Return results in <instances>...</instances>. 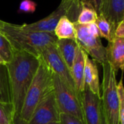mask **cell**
<instances>
[{"instance_id":"17","label":"cell","mask_w":124,"mask_h":124,"mask_svg":"<svg viewBox=\"0 0 124 124\" xmlns=\"http://www.w3.org/2000/svg\"><path fill=\"white\" fill-rule=\"evenodd\" d=\"M54 34L58 39H76V30L74 23L67 16L61 18L54 30Z\"/></svg>"},{"instance_id":"15","label":"cell","mask_w":124,"mask_h":124,"mask_svg":"<svg viewBox=\"0 0 124 124\" xmlns=\"http://www.w3.org/2000/svg\"><path fill=\"white\" fill-rule=\"evenodd\" d=\"M56 46L61 58L65 61L70 70H71L80 47L77 40L72 39H58Z\"/></svg>"},{"instance_id":"5","label":"cell","mask_w":124,"mask_h":124,"mask_svg":"<svg viewBox=\"0 0 124 124\" xmlns=\"http://www.w3.org/2000/svg\"><path fill=\"white\" fill-rule=\"evenodd\" d=\"M53 91L60 113L74 116L86 124L82 96L72 91L55 74H53Z\"/></svg>"},{"instance_id":"8","label":"cell","mask_w":124,"mask_h":124,"mask_svg":"<svg viewBox=\"0 0 124 124\" xmlns=\"http://www.w3.org/2000/svg\"><path fill=\"white\" fill-rule=\"evenodd\" d=\"M76 30V40L80 47L94 61L102 64L107 61L106 47L102 45L100 37L91 34L87 25L73 23Z\"/></svg>"},{"instance_id":"32","label":"cell","mask_w":124,"mask_h":124,"mask_svg":"<svg viewBox=\"0 0 124 124\" xmlns=\"http://www.w3.org/2000/svg\"><path fill=\"white\" fill-rule=\"evenodd\" d=\"M123 21H124V19H123Z\"/></svg>"},{"instance_id":"6","label":"cell","mask_w":124,"mask_h":124,"mask_svg":"<svg viewBox=\"0 0 124 124\" xmlns=\"http://www.w3.org/2000/svg\"><path fill=\"white\" fill-rule=\"evenodd\" d=\"M79 16L73 0H61L59 6L45 18L29 24H23L21 27L28 31L54 33V30L61 17L67 16L72 23L77 21Z\"/></svg>"},{"instance_id":"7","label":"cell","mask_w":124,"mask_h":124,"mask_svg":"<svg viewBox=\"0 0 124 124\" xmlns=\"http://www.w3.org/2000/svg\"><path fill=\"white\" fill-rule=\"evenodd\" d=\"M39 58L50 69L53 73L56 75L72 91L82 96L76 89L71 75V71L66 64L65 61L61 58L58 50L56 42L47 47L43 50Z\"/></svg>"},{"instance_id":"29","label":"cell","mask_w":124,"mask_h":124,"mask_svg":"<svg viewBox=\"0 0 124 124\" xmlns=\"http://www.w3.org/2000/svg\"><path fill=\"white\" fill-rule=\"evenodd\" d=\"M101 115H102V124H108L107 123V120L105 117V115L103 112V110H102V107H101Z\"/></svg>"},{"instance_id":"21","label":"cell","mask_w":124,"mask_h":124,"mask_svg":"<svg viewBox=\"0 0 124 124\" xmlns=\"http://www.w3.org/2000/svg\"><path fill=\"white\" fill-rule=\"evenodd\" d=\"M14 50L8 40L0 33V55L2 57L6 63L9 62L13 57Z\"/></svg>"},{"instance_id":"24","label":"cell","mask_w":124,"mask_h":124,"mask_svg":"<svg viewBox=\"0 0 124 124\" xmlns=\"http://www.w3.org/2000/svg\"><path fill=\"white\" fill-rule=\"evenodd\" d=\"M37 4L31 0H23L18 8V13H32L36 10Z\"/></svg>"},{"instance_id":"23","label":"cell","mask_w":124,"mask_h":124,"mask_svg":"<svg viewBox=\"0 0 124 124\" xmlns=\"http://www.w3.org/2000/svg\"><path fill=\"white\" fill-rule=\"evenodd\" d=\"M117 93L120 101L119 123L120 124H124V86L123 84V79H121L117 84Z\"/></svg>"},{"instance_id":"11","label":"cell","mask_w":124,"mask_h":124,"mask_svg":"<svg viewBox=\"0 0 124 124\" xmlns=\"http://www.w3.org/2000/svg\"><path fill=\"white\" fill-rule=\"evenodd\" d=\"M107 61L116 74L119 70L124 71V39L114 37L106 47Z\"/></svg>"},{"instance_id":"20","label":"cell","mask_w":124,"mask_h":124,"mask_svg":"<svg viewBox=\"0 0 124 124\" xmlns=\"http://www.w3.org/2000/svg\"><path fill=\"white\" fill-rule=\"evenodd\" d=\"M96 18L97 14L93 10L87 7H83L80 12L76 22L79 24L88 25L95 23Z\"/></svg>"},{"instance_id":"12","label":"cell","mask_w":124,"mask_h":124,"mask_svg":"<svg viewBox=\"0 0 124 124\" xmlns=\"http://www.w3.org/2000/svg\"><path fill=\"white\" fill-rule=\"evenodd\" d=\"M101 15L115 31L117 24L124 19V0H102Z\"/></svg>"},{"instance_id":"1","label":"cell","mask_w":124,"mask_h":124,"mask_svg":"<svg viewBox=\"0 0 124 124\" xmlns=\"http://www.w3.org/2000/svg\"><path fill=\"white\" fill-rule=\"evenodd\" d=\"M39 58L23 51L14 50L7 63L9 73L13 117L21 116L28 89L39 66Z\"/></svg>"},{"instance_id":"28","label":"cell","mask_w":124,"mask_h":124,"mask_svg":"<svg viewBox=\"0 0 124 124\" xmlns=\"http://www.w3.org/2000/svg\"><path fill=\"white\" fill-rule=\"evenodd\" d=\"M12 124H29L26 121L21 118V116H13L12 119Z\"/></svg>"},{"instance_id":"13","label":"cell","mask_w":124,"mask_h":124,"mask_svg":"<svg viewBox=\"0 0 124 124\" xmlns=\"http://www.w3.org/2000/svg\"><path fill=\"white\" fill-rule=\"evenodd\" d=\"M84 83L85 87H87L93 93L101 98L99 70L96 62L90 58L88 54L85 56Z\"/></svg>"},{"instance_id":"25","label":"cell","mask_w":124,"mask_h":124,"mask_svg":"<svg viewBox=\"0 0 124 124\" xmlns=\"http://www.w3.org/2000/svg\"><path fill=\"white\" fill-rule=\"evenodd\" d=\"M60 123L61 124H85L75 117L64 113L60 114Z\"/></svg>"},{"instance_id":"16","label":"cell","mask_w":124,"mask_h":124,"mask_svg":"<svg viewBox=\"0 0 124 124\" xmlns=\"http://www.w3.org/2000/svg\"><path fill=\"white\" fill-rule=\"evenodd\" d=\"M0 104L12 106L11 88L7 64H0Z\"/></svg>"},{"instance_id":"22","label":"cell","mask_w":124,"mask_h":124,"mask_svg":"<svg viewBox=\"0 0 124 124\" xmlns=\"http://www.w3.org/2000/svg\"><path fill=\"white\" fill-rule=\"evenodd\" d=\"M12 106H7L0 104V124H12Z\"/></svg>"},{"instance_id":"31","label":"cell","mask_w":124,"mask_h":124,"mask_svg":"<svg viewBox=\"0 0 124 124\" xmlns=\"http://www.w3.org/2000/svg\"><path fill=\"white\" fill-rule=\"evenodd\" d=\"M48 124H61L60 121L59 122H53V123H48Z\"/></svg>"},{"instance_id":"19","label":"cell","mask_w":124,"mask_h":124,"mask_svg":"<svg viewBox=\"0 0 124 124\" xmlns=\"http://www.w3.org/2000/svg\"><path fill=\"white\" fill-rule=\"evenodd\" d=\"M73 1L79 14L83 7H87L93 10L97 16L101 15L102 0H73Z\"/></svg>"},{"instance_id":"10","label":"cell","mask_w":124,"mask_h":124,"mask_svg":"<svg viewBox=\"0 0 124 124\" xmlns=\"http://www.w3.org/2000/svg\"><path fill=\"white\" fill-rule=\"evenodd\" d=\"M82 103L86 124H102L101 98L85 86L82 93Z\"/></svg>"},{"instance_id":"3","label":"cell","mask_w":124,"mask_h":124,"mask_svg":"<svg viewBox=\"0 0 124 124\" xmlns=\"http://www.w3.org/2000/svg\"><path fill=\"white\" fill-rule=\"evenodd\" d=\"M39 66L26 93L21 117L27 123L37 107L53 92V73L39 58Z\"/></svg>"},{"instance_id":"4","label":"cell","mask_w":124,"mask_h":124,"mask_svg":"<svg viewBox=\"0 0 124 124\" xmlns=\"http://www.w3.org/2000/svg\"><path fill=\"white\" fill-rule=\"evenodd\" d=\"M103 68L101 107L108 124H120V101L117 93L115 73L107 61L101 64Z\"/></svg>"},{"instance_id":"18","label":"cell","mask_w":124,"mask_h":124,"mask_svg":"<svg viewBox=\"0 0 124 124\" xmlns=\"http://www.w3.org/2000/svg\"><path fill=\"white\" fill-rule=\"evenodd\" d=\"M98 29L99 31L100 37H104L108 42H110L115 37V31H113L109 23L101 15L97 16L96 21L95 22Z\"/></svg>"},{"instance_id":"27","label":"cell","mask_w":124,"mask_h":124,"mask_svg":"<svg viewBox=\"0 0 124 124\" xmlns=\"http://www.w3.org/2000/svg\"><path fill=\"white\" fill-rule=\"evenodd\" d=\"M87 26H88V31H89V32L91 34H92L93 35L96 36V37H100L99 31L98 27H97V26H96V24L95 23L88 24Z\"/></svg>"},{"instance_id":"14","label":"cell","mask_w":124,"mask_h":124,"mask_svg":"<svg viewBox=\"0 0 124 124\" xmlns=\"http://www.w3.org/2000/svg\"><path fill=\"white\" fill-rule=\"evenodd\" d=\"M86 55L87 53L80 46L77 53V55L74 61L73 65L70 70L76 89L78 92L81 95L85 90L84 70Z\"/></svg>"},{"instance_id":"2","label":"cell","mask_w":124,"mask_h":124,"mask_svg":"<svg viewBox=\"0 0 124 124\" xmlns=\"http://www.w3.org/2000/svg\"><path fill=\"white\" fill-rule=\"evenodd\" d=\"M0 33L10 42L14 50L23 51L39 58L43 50L57 42L54 33L25 30L21 25L0 20Z\"/></svg>"},{"instance_id":"26","label":"cell","mask_w":124,"mask_h":124,"mask_svg":"<svg viewBox=\"0 0 124 124\" xmlns=\"http://www.w3.org/2000/svg\"><path fill=\"white\" fill-rule=\"evenodd\" d=\"M115 37L124 39V21L120 22L116 26L115 30Z\"/></svg>"},{"instance_id":"30","label":"cell","mask_w":124,"mask_h":124,"mask_svg":"<svg viewBox=\"0 0 124 124\" xmlns=\"http://www.w3.org/2000/svg\"><path fill=\"white\" fill-rule=\"evenodd\" d=\"M0 64H7L6 62L5 61V60L2 58V57L0 55Z\"/></svg>"},{"instance_id":"9","label":"cell","mask_w":124,"mask_h":124,"mask_svg":"<svg viewBox=\"0 0 124 124\" xmlns=\"http://www.w3.org/2000/svg\"><path fill=\"white\" fill-rule=\"evenodd\" d=\"M60 114L53 91L37 107L28 123L48 124L53 122H59Z\"/></svg>"}]
</instances>
